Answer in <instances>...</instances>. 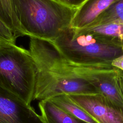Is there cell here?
Instances as JSON below:
<instances>
[{"label": "cell", "mask_w": 123, "mask_h": 123, "mask_svg": "<svg viewBox=\"0 0 123 123\" xmlns=\"http://www.w3.org/2000/svg\"><path fill=\"white\" fill-rule=\"evenodd\" d=\"M38 106L44 123H88L68 113L49 99L40 101Z\"/></svg>", "instance_id": "obj_9"}, {"label": "cell", "mask_w": 123, "mask_h": 123, "mask_svg": "<svg viewBox=\"0 0 123 123\" xmlns=\"http://www.w3.org/2000/svg\"><path fill=\"white\" fill-rule=\"evenodd\" d=\"M49 43L64 58L80 65L110 66L123 54V48L104 43L88 34L76 33L70 27Z\"/></svg>", "instance_id": "obj_3"}, {"label": "cell", "mask_w": 123, "mask_h": 123, "mask_svg": "<svg viewBox=\"0 0 123 123\" xmlns=\"http://www.w3.org/2000/svg\"><path fill=\"white\" fill-rule=\"evenodd\" d=\"M22 28L29 37L50 42L70 27L77 9L56 0H12Z\"/></svg>", "instance_id": "obj_1"}, {"label": "cell", "mask_w": 123, "mask_h": 123, "mask_svg": "<svg viewBox=\"0 0 123 123\" xmlns=\"http://www.w3.org/2000/svg\"><path fill=\"white\" fill-rule=\"evenodd\" d=\"M74 31L78 34H90L104 43L123 48V24L111 23L95 27L74 30Z\"/></svg>", "instance_id": "obj_8"}, {"label": "cell", "mask_w": 123, "mask_h": 123, "mask_svg": "<svg viewBox=\"0 0 123 123\" xmlns=\"http://www.w3.org/2000/svg\"><path fill=\"white\" fill-rule=\"evenodd\" d=\"M111 64L113 67L123 71V54L112 60Z\"/></svg>", "instance_id": "obj_15"}, {"label": "cell", "mask_w": 123, "mask_h": 123, "mask_svg": "<svg viewBox=\"0 0 123 123\" xmlns=\"http://www.w3.org/2000/svg\"><path fill=\"white\" fill-rule=\"evenodd\" d=\"M62 4L73 9L80 8L87 0H56Z\"/></svg>", "instance_id": "obj_14"}, {"label": "cell", "mask_w": 123, "mask_h": 123, "mask_svg": "<svg viewBox=\"0 0 123 123\" xmlns=\"http://www.w3.org/2000/svg\"><path fill=\"white\" fill-rule=\"evenodd\" d=\"M0 19L11 29L16 38L26 36L16 15L12 0H0Z\"/></svg>", "instance_id": "obj_11"}, {"label": "cell", "mask_w": 123, "mask_h": 123, "mask_svg": "<svg viewBox=\"0 0 123 123\" xmlns=\"http://www.w3.org/2000/svg\"><path fill=\"white\" fill-rule=\"evenodd\" d=\"M111 23L123 24V0L115 1L86 28L102 25Z\"/></svg>", "instance_id": "obj_12"}, {"label": "cell", "mask_w": 123, "mask_h": 123, "mask_svg": "<svg viewBox=\"0 0 123 123\" xmlns=\"http://www.w3.org/2000/svg\"><path fill=\"white\" fill-rule=\"evenodd\" d=\"M52 103L68 113L88 123H98L67 95L61 94L50 98Z\"/></svg>", "instance_id": "obj_10"}, {"label": "cell", "mask_w": 123, "mask_h": 123, "mask_svg": "<svg viewBox=\"0 0 123 123\" xmlns=\"http://www.w3.org/2000/svg\"><path fill=\"white\" fill-rule=\"evenodd\" d=\"M36 77V65L29 50L0 42V86L30 105Z\"/></svg>", "instance_id": "obj_2"}, {"label": "cell", "mask_w": 123, "mask_h": 123, "mask_svg": "<svg viewBox=\"0 0 123 123\" xmlns=\"http://www.w3.org/2000/svg\"><path fill=\"white\" fill-rule=\"evenodd\" d=\"M0 123H44L31 106L0 86Z\"/></svg>", "instance_id": "obj_5"}, {"label": "cell", "mask_w": 123, "mask_h": 123, "mask_svg": "<svg viewBox=\"0 0 123 123\" xmlns=\"http://www.w3.org/2000/svg\"><path fill=\"white\" fill-rule=\"evenodd\" d=\"M116 0H87L77 9L70 27L77 30L87 27Z\"/></svg>", "instance_id": "obj_7"}, {"label": "cell", "mask_w": 123, "mask_h": 123, "mask_svg": "<svg viewBox=\"0 0 123 123\" xmlns=\"http://www.w3.org/2000/svg\"><path fill=\"white\" fill-rule=\"evenodd\" d=\"M33 59L36 68L33 100L49 99L61 94H100L93 85L84 78L62 71L40 59Z\"/></svg>", "instance_id": "obj_4"}, {"label": "cell", "mask_w": 123, "mask_h": 123, "mask_svg": "<svg viewBox=\"0 0 123 123\" xmlns=\"http://www.w3.org/2000/svg\"><path fill=\"white\" fill-rule=\"evenodd\" d=\"M98 123H123V111L102 95H67Z\"/></svg>", "instance_id": "obj_6"}, {"label": "cell", "mask_w": 123, "mask_h": 123, "mask_svg": "<svg viewBox=\"0 0 123 123\" xmlns=\"http://www.w3.org/2000/svg\"><path fill=\"white\" fill-rule=\"evenodd\" d=\"M16 39L11 29L0 19V42L15 44Z\"/></svg>", "instance_id": "obj_13"}]
</instances>
